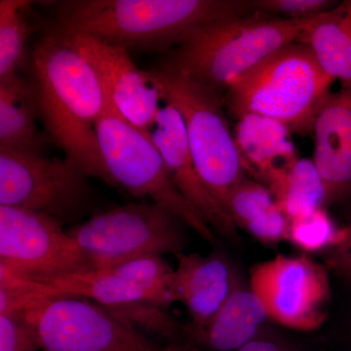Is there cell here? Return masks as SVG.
<instances>
[{
  "mask_svg": "<svg viewBox=\"0 0 351 351\" xmlns=\"http://www.w3.org/2000/svg\"><path fill=\"white\" fill-rule=\"evenodd\" d=\"M32 66L38 108L51 137L87 177L106 182L96 124L110 103L94 69L60 29L36 45Z\"/></svg>",
  "mask_w": 351,
  "mask_h": 351,
  "instance_id": "1",
  "label": "cell"
},
{
  "mask_svg": "<svg viewBox=\"0 0 351 351\" xmlns=\"http://www.w3.org/2000/svg\"><path fill=\"white\" fill-rule=\"evenodd\" d=\"M254 12L253 0H73L60 5L58 29L128 51H171L208 25Z\"/></svg>",
  "mask_w": 351,
  "mask_h": 351,
  "instance_id": "2",
  "label": "cell"
},
{
  "mask_svg": "<svg viewBox=\"0 0 351 351\" xmlns=\"http://www.w3.org/2000/svg\"><path fill=\"white\" fill-rule=\"evenodd\" d=\"M319 17L294 21L254 12L221 21L169 51L158 69L191 78L223 98L237 78L298 41Z\"/></svg>",
  "mask_w": 351,
  "mask_h": 351,
  "instance_id": "3",
  "label": "cell"
},
{
  "mask_svg": "<svg viewBox=\"0 0 351 351\" xmlns=\"http://www.w3.org/2000/svg\"><path fill=\"white\" fill-rule=\"evenodd\" d=\"M334 82L309 48L295 41L237 78L223 103L235 119L246 113L265 115L304 137L313 133L314 119Z\"/></svg>",
  "mask_w": 351,
  "mask_h": 351,
  "instance_id": "4",
  "label": "cell"
},
{
  "mask_svg": "<svg viewBox=\"0 0 351 351\" xmlns=\"http://www.w3.org/2000/svg\"><path fill=\"white\" fill-rule=\"evenodd\" d=\"M147 75L165 105L181 114L196 167L223 207L228 193L247 172L223 112V97L177 73L156 69Z\"/></svg>",
  "mask_w": 351,
  "mask_h": 351,
  "instance_id": "5",
  "label": "cell"
},
{
  "mask_svg": "<svg viewBox=\"0 0 351 351\" xmlns=\"http://www.w3.org/2000/svg\"><path fill=\"white\" fill-rule=\"evenodd\" d=\"M96 134L108 184L121 186L135 197H149L213 243L211 228L175 186L151 135L122 119L108 106L96 124Z\"/></svg>",
  "mask_w": 351,
  "mask_h": 351,
  "instance_id": "6",
  "label": "cell"
},
{
  "mask_svg": "<svg viewBox=\"0 0 351 351\" xmlns=\"http://www.w3.org/2000/svg\"><path fill=\"white\" fill-rule=\"evenodd\" d=\"M182 223L160 205L140 202L95 215L66 230L94 269H105L145 256L184 253L186 237Z\"/></svg>",
  "mask_w": 351,
  "mask_h": 351,
  "instance_id": "7",
  "label": "cell"
},
{
  "mask_svg": "<svg viewBox=\"0 0 351 351\" xmlns=\"http://www.w3.org/2000/svg\"><path fill=\"white\" fill-rule=\"evenodd\" d=\"M43 351H170L108 307L80 297L50 298L25 309Z\"/></svg>",
  "mask_w": 351,
  "mask_h": 351,
  "instance_id": "8",
  "label": "cell"
},
{
  "mask_svg": "<svg viewBox=\"0 0 351 351\" xmlns=\"http://www.w3.org/2000/svg\"><path fill=\"white\" fill-rule=\"evenodd\" d=\"M87 176L69 158L0 149V205L75 219L86 204Z\"/></svg>",
  "mask_w": 351,
  "mask_h": 351,
  "instance_id": "9",
  "label": "cell"
},
{
  "mask_svg": "<svg viewBox=\"0 0 351 351\" xmlns=\"http://www.w3.org/2000/svg\"><path fill=\"white\" fill-rule=\"evenodd\" d=\"M0 265L36 281L94 269L63 223L4 205H0Z\"/></svg>",
  "mask_w": 351,
  "mask_h": 351,
  "instance_id": "10",
  "label": "cell"
},
{
  "mask_svg": "<svg viewBox=\"0 0 351 351\" xmlns=\"http://www.w3.org/2000/svg\"><path fill=\"white\" fill-rule=\"evenodd\" d=\"M250 288L281 326L311 332L326 320L331 301L327 272L306 256L277 255L257 263L251 269Z\"/></svg>",
  "mask_w": 351,
  "mask_h": 351,
  "instance_id": "11",
  "label": "cell"
},
{
  "mask_svg": "<svg viewBox=\"0 0 351 351\" xmlns=\"http://www.w3.org/2000/svg\"><path fill=\"white\" fill-rule=\"evenodd\" d=\"M66 32L94 69L112 108L132 125L149 133L162 100L147 71L136 66L125 48L93 36Z\"/></svg>",
  "mask_w": 351,
  "mask_h": 351,
  "instance_id": "12",
  "label": "cell"
},
{
  "mask_svg": "<svg viewBox=\"0 0 351 351\" xmlns=\"http://www.w3.org/2000/svg\"><path fill=\"white\" fill-rule=\"evenodd\" d=\"M149 135L184 199L210 228L228 237H235L237 226L208 189L196 167L180 112L172 106L161 107Z\"/></svg>",
  "mask_w": 351,
  "mask_h": 351,
  "instance_id": "13",
  "label": "cell"
},
{
  "mask_svg": "<svg viewBox=\"0 0 351 351\" xmlns=\"http://www.w3.org/2000/svg\"><path fill=\"white\" fill-rule=\"evenodd\" d=\"M313 160L324 182L327 205L351 195V86L323 101L314 119Z\"/></svg>",
  "mask_w": 351,
  "mask_h": 351,
  "instance_id": "14",
  "label": "cell"
},
{
  "mask_svg": "<svg viewBox=\"0 0 351 351\" xmlns=\"http://www.w3.org/2000/svg\"><path fill=\"white\" fill-rule=\"evenodd\" d=\"M175 257L178 265L173 290L176 301L184 304L191 315L188 332L193 338L213 319L239 280L230 263L216 254L180 253Z\"/></svg>",
  "mask_w": 351,
  "mask_h": 351,
  "instance_id": "15",
  "label": "cell"
},
{
  "mask_svg": "<svg viewBox=\"0 0 351 351\" xmlns=\"http://www.w3.org/2000/svg\"><path fill=\"white\" fill-rule=\"evenodd\" d=\"M292 134L282 122L265 115L246 113L237 119L233 135L246 172L267 184L287 170L300 158Z\"/></svg>",
  "mask_w": 351,
  "mask_h": 351,
  "instance_id": "16",
  "label": "cell"
},
{
  "mask_svg": "<svg viewBox=\"0 0 351 351\" xmlns=\"http://www.w3.org/2000/svg\"><path fill=\"white\" fill-rule=\"evenodd\" d=\"M269 318L260 297L249 286L237 284L213 319L193 337L214 351H237L255 339Z\"/></svg>",
  "mask_w": 351,
  "mask_h": 351,
  "instance_id": "17",
  "label": "cell"
},
{
  "mask_svg": "<svg viewBox=\"0 0 351 351\" xmlns=\"http://www.w3.org/2000/svg\"><path fill=\"white\" fill-rule=\"evenodd\" d=\"M321 69L341 86H351V0L322 14L301 38Z\"/></svg>",
  "mask_w": 351,
  "mask_h": 351,
  "instance_id": "18",
  "label": "cell"
},
{
  "mask_svg": "<svg viewBox=\"0 0 351 351\" xmlns=\"http://www.w3.org/2000/svg\"><path fill=\"white\" fill-rule=\"evenodd\" d=\"M38 282L54 289L58 297L66 295L85 298L108 307L145 302L166 309L165 304L158 295L144 288L126 282L107 269L73 272L44 279Z\"/></svg>",
  "mask_w": 351,
  "mask_h": 351,
  "instance_id": "19",
  "label": "cell"
},
{
  "mask_svg": "<svg viewBox=\"0 0 351 351\" xmlns=\"http://www.w3.org/2000/svg\"><path fill=\"white\" fill-rule=\"evenodd\" d=\"M36 110L32 89L19 76L0 82V149L40 154Z\"/></svg>",
  "mask_w": 351,
  "mask_h": 351,
  "instance_id": "20",
  "label": "cell"
},
{
  "mask_svg": "<svg viewBox=\"0 0 351 351\" xmlns=\"http://www.w3.org/2000/svg\"><path fill=\"white\" fill-rule=\"evenodd\" d=\"M265 186L290 221L327 206L326 186L313 159H298Z\"/></svg>",
  "mask_w": 351,
  "mask_h": 351,
  "instance_id": "21",
  "label": "cell"
},
{
  "mask_svg": "<svg viewBox=\"0 0 351 351\" xmlns=\"http://www.w3.org/2000/svg\"><path fill=\"white\" fill-rule=\"evenodd\" d=\"M25 0L0 1V82L17 78L25 60V43L31 32L25 19Z\"/></svg>",
  "mask_w": 351,
  "mask_h": 351,
  "instance_id": "22",
  "label": "cell"
},
{
  "mask_svg": "<svg viewBox=\"0 0 351 351\" xmlns=\"http://www.w3.org/2000/svg\"><path fill=\"white\" fill-rule=\"evenodd\" d=\"M123 279L158 295L166 308L176 301L175 269L161 256H145L117 263L105 269Z\"/></svg>",
  "mask_w": 351,
  "mask_h": 351,
  "instance_id": "23",
  "label": "cell"
},
{
  "mask_svg": "<svg viewBox=\"0 0 351 351\" xmlns=\"http://www.w3.org/2000/svg\"><path fill=\"white\" fill-rule=\"evenodd\" d=\"M348 228H339L325 208L291 219L289 239L306 252L338 247L348 237Z\"/></svg>",
  "mask_w": 351,
  "mask_h": 351,
  "instance_id": "24",
  "label": "cell"
},
{
  "mask_svg": "<svg viewBox=\"0 0 351 351\" xmlns=\"http://www.w3.org/2000/svg\"><path fill=\"white\" fill-rule=\"evenodd\" d=\"M276 204L267 186L246 176L230 191L223 207L235 226L243 228Z\"/></svg>",
  "mask_w": 351,
  "mask_h": 351,
  "instance_id": "25",
  "label": "cell"
},
{
  "mask_svg": "<svg viewBox=\"0 0 351 351\" xmlns=\"http://www.w3.org/2000/svg\"><path fill=\"white\" fill-rule=\"evenodd\" d=\"M54 289L0 265V315L22 311L43 300L56 298Z\"/></svg>",
  "mask_w": 351,
  "mask_h": 351,
  "instance_id": "26",
  "label": "cell"
},
{
  "mask_svg": "<svg viewBox=\"0 0 351 351\" xmlns=\"http://www.w3.org/2000/svg\"><path fill=\"white\" fill-rule=\"evenodd\" d=\"M108 308L137 329L145 328L171 341L177 336L179 324L163 307L141 302Z\"/></svg>",
  "mask_w": 351,
  "mask_h": 351,
  "instance_id": "27",
  "label": "cell"
},
{
  "mask_svg": "<svg viewBox=\"0 0 351 351\" xmlns=\"http://www.w3.org/2000/svg\"><path fill=\"white\" fill-rule=\"evenodd\" d=\"M41 350L38 330L27 311L0 315V351Z\"/></svg>",
  "mask_w": 351,
  "mask_h": 351,
  "instance_id": "28",
  "label": "cell"
},
{
  "mask_svg": "<svg viewBox=\"0 0 351 351\" xmlns=\"http://www.w3.org/2000/svg\"><path fill=\"white\" fill-rule=\"evenodd\" d=\"M256 12L285 20H306L334 8L332 0H253Z\"/></svg>",
  "mask_w": 351,
  "mask_h": 351,
  "instance_id": "29",
  "label": "cell"
},
{
  "mask_svg": "<svg viewBox=\"0 0 351 351\" xmlns=\"http://www.w3.org/2000/svg\"><path fill=\"white\" fill-rule=\"evenodd\" d=\"M290 219L278 204L243 226L254 239L265 245L279 243L289 239Z\"/></svg>",
  "mask_w": 351,
  "mask_h": 351,
  "instance_id": "30",
  "label": "cell"
},
{
  "mask_svg": "<svg viewBox=\"0 0 351 351\" xmlns=\"http://www.w3.org/2000/svg\"><path fill=\"white\" fill-rule=\"evenodd\" d=\"M237 351H304L301 346L289 339L261 331L255 339Z\"/></svg>",
  "mask_w": 351,
  "mask_h": 351,
  "instance_id": "31",
  "label": "cell"
},
{
  "mask_svg": "<svg viewBox=\"0 0 351 351\" xmlns=\"http://www.w3.org/2000/svg\"><path fill=\"white\" fill-rule=\"evenodd\" d=\"M339 265L351 277V226H348V237L338 247Z\"/></svg>",
  "mask_w": 351,
  "mask_h": 351,
  "instance_id": "32",
  "label": "cell"
},
{
  "mask_svg": "<svg viewBox=\"0 0 351 351\" xmlns=\"http://www.w3.org/2000/svg\"><path fill=\"white\" fill-rule=\"evenodd\" d=\"M170 351H186V348H184V346L174 345V346H173V348H172V350H171Z\"/></svg>",
  "mask_w": 351,
  "mask_h": 351,
  "instance_id": "33",
  "label": "cell"
},
{
  "mask_svg": "<svg viewBox=\"0 0 351 351\" xmlns=\"http://www.w3.org/2000/svg\"><path fill=\"white\" fill-rule=\"evenodd\" d=\"M350 343H351V341H350Z\"/></svg>",
  "mask_w": 351,
  "mask_h": 351,
  "instance_id": "34",
  "label": "cell"
}]
</instances>
